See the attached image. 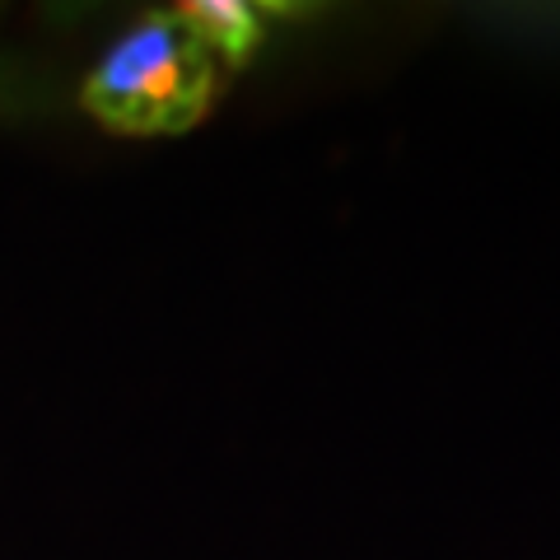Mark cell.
Instances as JSON below:
<instances>
[{"label":"cell","instance_id":"7a4b0ae2","mask_svg":"<svg viewBox=\"0 0 560 560\" xmlns=\"http://www.w3.org/2000/svg\"><path fill=\"white\" fill-rule=\"evenodd\" d=\"M261 5L248 0H187V5L173 10L191 38L201 43V51L210 61H230V66H248L257 57L261 38H267V20H261Z\"/></svg>","mask_w":560,"mask_h":560},{"label":"cell","instance_id":"6da1fadb","mask_svg":"<svg viewBox=\"0 0 560 560\" xmlns=\"http://www.w3.org/2000/svg\"><path fill=\"white\" fill-rule=\"evenodd\" d=\"M84 113L117 136H183L210 113L215 61L168 14L140 20L84 80Z\"/></svg>","mask_w":560,"mask_h":560}]
</instances>
